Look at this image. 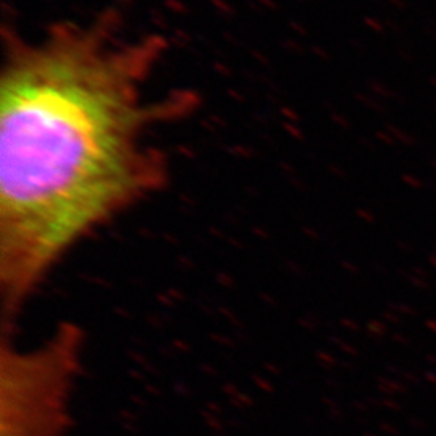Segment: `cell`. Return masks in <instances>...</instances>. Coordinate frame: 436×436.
<instances>
[{"mask_svg": "<svg viewBox=\"0 0 436 436\" xmlns=\"http://www.w3.org/2000/svg\"><path fill=\"white\" fill-rule=\"evenodd\" d=\"M165 42L126 39L116 20L58 23L11 39L0 79V298L13 320L52 270L101 226L164 188L147 141L193 96L150 101Z\"/></svg>", "mask_w": 436, "mask_h": 436, "instance_id": "obj_1", "label": "cell"}, {"mask_svg": "<svg viewBox=\"0 0 436 436\" xmlns=\"http://www.w3.org/2000/svg\"><path fill=\"white\" fill-rule=\"evenodd\" d=\"M83 331L62 323L45 341L21 347L3 333L0 347L3 436H55L83 356Z\"/></svg>", "mask_w": 436, "mask_h": 436, "instance_id": "obj_2", "label": "cell"}]
</instances>
